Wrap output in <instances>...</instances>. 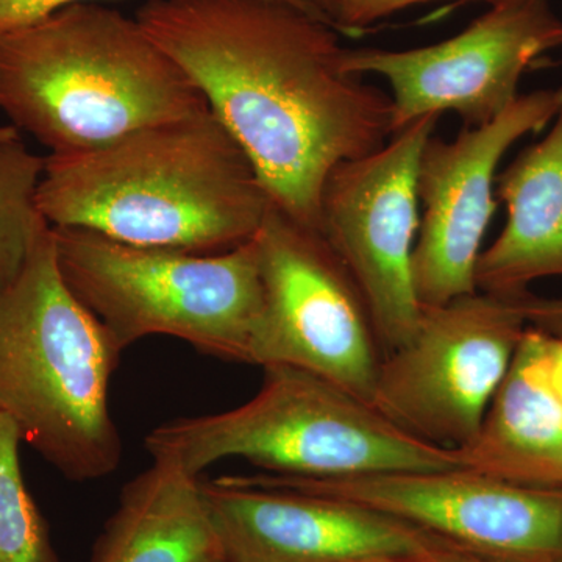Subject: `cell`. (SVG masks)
<instances>
[{"mask_svg": "<svg viewBox=\"0 0 562 562\" xmlns=\"http://www.w3.org/2000/svg\"><path fill=\"white\" fill-rule=\"evenodd\" d=\"M136 20L199 88L272 205L319 231L325 180L392 136L391 95L344 66L303 0H146Z\"/></svg>", "mask_w": 562, "mask_h": 562, "instance_id": "6da1fadb", "label": "cell"}, {"mask_svg": "<svg viewBox=\"0 0 562 562\" xmlns=\"http://www.w3.org/2000/svg\"><path fill=\"white\" fill-rule=\"evenodd\" d=\"M271 205L250 158L210 106L92 150L49 155L38 188L50 227L191 254L257 238Z\"/></svg>", "mask_w": 562, "mask_h": 562, "instance_id": "7a4b0ae2", "label": "cell"}, {"mask_svg": "<svg viewBox=\"0 0 562 562\" xmlns=\"http://www.w3.org/2000/svg\"><path fill=\"white\" fill-rule=\"evenodd\" d=\"M205 109L138 20L101 2L0 35V113L49 155L92 150Z\"/></svg>", "mask_w": 562, "mask_h": 562, "instance_id": "3957f363", "label": "cell"}, {"mask_svg": "<svg viewBox=\"0 0 562 562\" xmlns=\"http://www.w3.org/2000/svg\"><path fill=\"white\" fill-rule=\"evenodd\" d=\"M121 351L58 268L52 228L0 291V413L74 482L116 471L122 442L109 405Z\"/></svg>", "mask_w": 562, "mask_h": 562, "instance_id": "277c9868", "label": "cell"}, {"mask_svg": "<svg viewBox=\"0 0 562 562\" xmlns=\"http://www.w3.org/2000/svg\"><path fill=\"white\" fill-rule=\"evenodd\" d=\"M262 371L260 391L238 408L151 430V460L173 461L195 476L225 458L301 479L460 468L453 450L419 441L338 384L291 366Z\"/></svg>", "mask_w": 562, "mask_h": 562, "instance_id": "5b68a950", "label": "cell"}, {"mask_svg": "<svg viewBox=\"0 0 562 562\" xmlns=\"http://www.w3.org/2000/svg\"><path fill=\"white\" fill-rule=\"evenodd\" d=\"M52 232L63 279L121 353L161 335L250 364L265 305L257 238L222 254H191L133 246L85 228Z\"/></svg>", "mask_w": 562, "mask_h": 562, "instance_id": "8992f818", "label": "cell"}, {"mask_svg": "<svg viewBox=\"0 0 562 562\" xmlns=\"http://www.w3.org/2000/svg\"><path fill=\"white\" fill-rule=\"evenodd\" d=\"M527 328L512 299L482 291L425 306L412 339L382 358L373 408L419 441L460 449L479 431Z\"/></svg>", "mask_w": 562, "mask_h": 562, "instance_id": "52a82bcc", "label": "cell"}, {"mask_svg": "<svg viewBox=\"0 0 562 562\" xmlns=\"http://www.w3.org/2000/svg\"><path fill=\"white\" fill-rule=\"evenodd\" d=\"M257 244L265 305L250 364L302 369L371 403L382 350L360 290L324 236L271 205Z\"/></svg>", "mask_w": 562, "mask_h": 562, "instance_id": "ba28073f", "label": "cell"}, {"mask_svg": "<svg viewBox=\"0 0 562 562\" xmlns=\"http://www.w3.org/2000/svg\"><path fill=\"white\" fill-rule=\"evenodd\" d=\"M438 120L420 117L382 149L336 166L321 192V235L360 290L383 357L419 327L413 281L420 227L417 172Z\"/></svg>", "mask_w": 562, "mask_h": 562, "instance_id": "9c48e42d", "label": "cell"}, {"mask_svg": "<svg viewBox=\"0 0 562 562\" xmlns=\"http://www.w3.org/2000/svg\"><path fill=\"white\" fill-rule=\"evenodd\" d=\"M254 483L328 495L508 562H562V487H530L468 469L339 479L249 475Z\"/></svg>", "mask_w": 562, "mask_h": 562, "instance_id": "30bf717a", "label": "cell"}, {"mask_svg": "<svg viewBox=\"0 0 562 562\" xmlns=\"http://www.w3.org/2000/svg\"><path fill=\"white\" fill-rule=\"evenodd\" d=\"M562 46V21L549 0L491 7L452 38L408 50L347 49L344 66L382 77L391 90L392 135L424 116L454 113L479 127L519 98L525 70Z\"/></svg>", "mask_w": 562, "mask_h": 562, "instance_id": "8fae6325", "label": "cell"}, {"mask_svg": "<svg viewBox=\"0 0 562 562\" xmlns=\"http://www.w3.org/2000/svg\"><path fill=\"white\" fill-rule=\"evenodd\" d=\"M561 110L562 88L532 91L486 124L464 127L452 140L431 136L425 144L413 254L414 291L422 308L476 292V261L497 210L498 166L517 140L542 132Z\"/></svg>", "mask_w": 562, "mask_h": 562, "instance_id": "7c38bea8", "label": "cell"}, {"mask_svg": "<svg viewBox=\"0 0 562 562\" xmlns=\"http://www.w3.org/2000/svg\"><path fill=\"white\" fill-rule=\"evenodd\" d=\"M227 562L419 561L427 532L357 503L222 476L202 482Z\"/></svg>", "mask_w": 562, "mask_h": 562, "instance_id": "4fadbf2b", "label": "cell"}, {"mask_svg": "<svg viewBox=\"0 0 562 562\" xmlns=\"http://www.w3.org/2000/svg\"><path fill=\"white\" fill-rule=\"evenodd\" d=\"M549 335L528 325L460 468L530 487H562V405L549 379Z\"/></svg>", "mask_w": 562, "mask_h": 562, "instance_id": "5bb4252c", "label": "cell"}, {"mask_svg": "<svg viewBox=\"0 0 562 562\" xmlns=\"http://www.w3.org/2000/svg\"><path fill=\"white\" fill-rule=\"evenodd\" d=\"M495 198L506 205V222L480 254L476 291L508 297L562 277V110L542 139L497 173Z\"/></svg>", "mask_w": 562, "mask_h": 562, "instance_id": "9a60e30c", "label": "cell"}, {"mask_svg": "<svg viewBox=\"0 0 562 562\" xmlns=\"http://www.w3.org/2000/svg\"><path fill=\"white\" fill-rule=\"evenodd\" d=\"M222 557L202 482L154 460L122 490L92 562H211Z\"/></svg>", "mask_w": 562, "mask_h": 562, "instance_id": "2e32d148", "label": "cell"}, {"mask_svg": "<svg viewBox=\"0 0 562 562\" xmlns=\"http://www.w3.org/2000/svg\"><path fill=\"white\" fill-rule=\"evenodd\" d=\"M44 165L21 135L0 139V291L21 276L52 228L38 206Z\"/></svg>", "mask_w": 562, "mask_h": 562, "instance_id": "e0dca14e", "label": "cell"}, {"mask_svg": "<svg viewBox=\"0 0 562 562\" xmlns=\"http://www.w3.org/2000/svg\"><path fill=\"white\" fill-rule=\"evenodd\" d=\"M21 441L16 422L0 413V562H58L22 479Z\"/></svg>", "mask_w": 562, "mask_h": 562, "instance_id": "ac0fdd59", "label": "cell"}, {"mask_svg": "<svg viewBox=\"0 0 562 562\" xmlns=\"http://www.w3.org/2000/svg\"><path fill=\"white\" fill-rule=\"evenodd\" d=\"M425 2H432V0H336L333 24L339 32L349 35V33L361 32L373 22L390 18L398 11ZM473 2L495 7L516 2V0H473Z\"/></svg>", "mask_w": 562, "mask_h": 562, "instance_id": "d6986e66", "label": "cell"}, {"mask_svg": "<svg viewBox=\"0 0 562 562\" xmlns=\"http://www.w3.org/2000/svg\"><path fill=\"white\" fill-rule=\"evenodd\" d=\"M101 0H0V35L21 31L77 3Z\"/></svg>", "mask_w": 562, "mask_h": 562, "instance_id": "ffe728a7", "label": "cell"}, {"mask_svg": "<svg viewBox=\"0 0 562 562\" xmlns=\"http://www.w3.org/2000/svg\"><path fill=\"white\" fill-rule=\"evenodd\" d=\"M508 299H512L530 327L562 338V297H542L527 290Z\"/></svg>", "mask_w": 562, "mask_h": 562, "instance_id": "44dd1931", "label": "cell"}, {"mask_svg": "<svg viewBox=\"0 0 562 562\" xmlns=\"http://www.w3.org/2000/svg\"><path fill=\"white\" fill-rule=\"evenodd\" d=\"M417 562H508L497 560V558L484 557L464 547L454 546L452 542L442 541L428 535L424 552H422Z\"/></svg>", "mask_w": 562, "mask_h": 562, "instance_id": "7402d4cb", "label": "cell"}, {"mask_svg": "<svg viewBox=\"0 0 562 562\" xmlns=\"http://www.w3.org/2000/svg\"><path fill=\"white\" fill-rule=\"evenodd\" d=\"M549 379L562 405V338L549 335Z\"/></svg>", "mask_w": 562, "mask_h": 562, "instance_id": "603a6c76", "label": "cell"}, {"mask_svg": "<svg viewBox=\"0 0 562 562\" xmlns=\"http://www.w3.org/2000/svg\"><path fill=\"white\" fill-rule=\"evenodd\" d=\"M303 2L310 3L313 9L321 11V13L324 14L325 18H328L333 24V13H335L336 0H303Z\"/></svg>", "mask_w": 562, "mask_h": 562, "instance_id": "cb8c5ba5", "label": "cell"}, {"mask_svg": "<svg viewBox=\"0 0 562 562\" xmlns=\"http://www.w3.org/2000/svg\"><path fill=\"white\" fill-rule=\"evenodd\" d=\"M347 562H413V561L401 560V558L380 557V558H361V560H353V561H347Z\"/></svg>", "mask_w": 562, "mask_h": 562, "instance_id": "d4e9b609", "label": "cell"}, {"mask_svg": "<svg viewBox=\"0 0 562 562\" xmlns=\"http://www.w3.org/2000/svg\"><path fill=\"white\" fill-rule=\"evenodd\" d=\"M21 135L16 128L11 127V125H0V139L11 138V136Z\"/></svg>", "mask_w": 562, "mask_h": 562, "instance_id": "484cf974", "label": "cell"}, {"mask_svg": "<svg viewBox=\"0 0 562 562\" xmlns=\"http://www.w3.org/2000/svg\"><path fill=\"white\" fill-rule=\"evenodd\" d=\"M211 562H227L224 560V558H220V560H214V561H211Z\"/></svg>", "mask_w": 562, "mask_h": 562, "instance_id": "4316f807", "label": "cell"}]
</instances>
